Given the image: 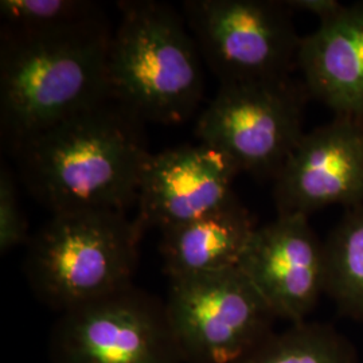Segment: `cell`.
<instances>
[{"label":"cell","mask_w":363,"mask_h":363,"mask_svg":"<svg viewBox=\"0 0 363 363\" xmlns=\"http://www.w3.org/2000/svg\"><path fill=\"white\" fill-rule=\"evenodd\" d=\"M13 154L22 182L52 216L127 213L152 155L144 123L113 100L43 130Z\"/></svg>","instance_id":"6da1fadb"},{"label":"cell","mask_w":363,"mask_h":363,"mask_svg":"<svg viewBox=\"0 0 363 363\" xmlns=\"http://www.w3.org/2000/svg\"><path fill=\"white\" fill-rule=\"evenodd\" d=\"M105 18L45 34H1L0 124L11 152L111 100Z\"/></svg>","instance_id":"7a4b0ae2"},{"label":"cell","mask_w":363,"mask_h":363,"mask_svg":"<svg viewBox=\"0 0 363 363\" xmlns=\"http://www.w3.org/2000/svg\"><path fill=\"white\" fill-rule=\"evenodd\" d=\"M118 4L108 57L111 100L144 124H181L205 89L203 60L184 18L166 3Z\"/></svg>","instance_id":"3957f363"},{"label":"cell","mask_w":363,"mask_h":363,"mask_svg":"<svg viewBox=\"0 0 363 363\" xmlns=\"http://www.w3.org/2000/svg\"><path fill=\"white\" fill-rule=\"evenodd\" d=\"M144 232L123 211L52 214L27 242L30 286L61 313L130 288Z\"/></svg>","instance_id":"277c9868"},{"label":"cell","mask_w":363,"mask_h":363,"mask_svg":"<svg viewBox=\"0 0 363 363\" xmlns=\"http://www.w3.org/2000/svg\"><path fill=\"white\" fill-rule=\"evenodd\" d=\"M303 81L288 77L220 84L198 117L195 136L229 156L240 171L276 178L304 136Z\"/></svg>","instance_id":"5b68a950"},{"label":"cell","mask_w":363,"mask_h":363,"mask_svg":"<svg viewBox=\"0 0 363 363\" xmlns=\"http://www.w3.org/2000/svg\"><path fill=\"white\" fill-rule=\"evenodd\" d=\"M164 306L184 363L238 362L276 320L240 267L169 280Z\"/></svg>","instance_id":"8992f818"},{"label":"cell","mask_w":363,"mask_h":363,"mask_svg":"<svg viewBox=\"0 0 363 363\" xmlns=\"http://www.w3.org/2000/svg\"><path fill=\"white\" fill-rule=\"evenodd\" d=\"M183 16L220 84L291 76L300 40L286 1L190 0Z\"/></svg>","instance_id":"52a82bcc"},{"label":"cell","mask_w":363,"mask_h":363,"mask_svg":"<svg viewBox=\"0 0 363 363\" xmlns=\"http://www.w3.org/2000/svg\"><path fill=\"white\" fill-rule=\"evenodd\" d=\"M52 363H182L162 300L132 286L62 312Z\"/></svg>","instance_id":"ba28073f"},{"label":"cell","mask_w":363,"mask_h":363,"mask_svg":"<svg viewBox=\"0 0 363 363\" xmlns=\"http://www.w3.org/2000/svg\"><path fill=\"white\" fill-rule=\"evenodd\" d=\"M277 216L363 205V118L335 116L304 133L274 178Z\"/></svg>","instance_id":"9c48e42d"},{"label":"cell","mask_w":363,"mask_h":363,"mask_svg":"<svg viewBox=\"0 0 363 363\" xmlns=\"http://www.w3.org/2000/svg\"><path fill=\"white\" fill-rule=\"evenodd\" d=\"M238 267L276 319L291 325L307 320L325 294V242L304 216L257 228Z\"/></svg>","instance_id":"30bf717a"},{"label":"cell","mask_w":363,"mask_h":363,"mask_svg":"<svg viewBox=\"0 0 363 363\" xmlns=\"http://www.w3.org/2000/svg\"><path fill=\"white\" fill-rule=\"evenodd\" d=\"M241 171L220 150L199 143L152 154L138 195L144 230L162 232L202 217L235 198L233 183Z\"/></svg>","instance_id":"8fae6325"},{"label":"cell","mask_w":363,"mask_h":363,"mask_svg":"<svg viewBox=\"0 0 363 363\" xmlns=\"http://www.w3.org/2000/svg\"><path fill=\"white\" fill-rule=\"evenodd\" d=\"M298 67L310 97L335 116L363 118V1L301 38Z\"/></svg>","instance_id":"7c38bea8"},{"label":"cell","mask_w":363,"mask_h":363,"mask_svg":"<svg viewBox=\"0 0 363 363\" xmlns=\"http://www.w3.org/2000/svg\"><path fill=\"white\" fill-rule=\"evenodd\" d=\"M256 222L237 196L195 220L162 232L160 255L169 280L240 265Z\"/></svg>","instance_id":"4fadbf2b"},{"label":"cell","mask_w":363,"mask_h":363,"mask_svg":"<svg viewBox=\"0 0 363 363\" xmlns=\"http://www.w3.org/2000/svg\"><path fill=\"white\" fill-rule=\"evenodd\" d=\"M325 295L337 310L363 322V205L351 208L325 241Z\"/></svg>","instance_id":"5bb4252c"},{"label":"cell","mask_w":363,"mask_h":363,"mask_svg":"<svg viewBox=\"0 0 363 363\" xmlns=\"http://www.w3.org/2000/svg\"><path fill=\"white\" fill-rule=\"evenodd\" d=\"M235 363H358V354L334 325L304 320L273 331Z\"/></svg>","instance_id":"9a60e30c"},{"label":"cell","mask_w":363,"mask_h":363,"mask_svg":"<svg viewBox=\"0 0 363 363\" xmlns=\"http://www.w3.org/2000/svg\"><path fill=\"white\" fill-rule=\"evenodd\" d=\"M105 18L101 7L85 0H3L1 34H45Z\"/></svg>","instance_id":"2e32d148"},{"label":"cell","mask_w":363,"mask_h":363,"mask_svg":"<svg viewBox=\"0 0 363 363\" xmlns=\"http://www.w3.org/2000/svg\"><path fill=\"white\" fill-rule=\"evenodd\" d=\"M28 223L21 208L13 172L7 167L0 171V252L28 242Z\"/></svg>","instance_id":"e0dca14e"},{"label":"cell","mask_w":363,"mask_h":363,"mask_svg":"<svg viewBox=\"0 0 363 363\" xmlns=\"http://www.w3.org/2000/svg\"><path fill=\"white\" fill-rule=\"evenodd\" d=\"M286 4L292 11L298 10L315 15L320 22L333 18L346 6L337 0H286Z\"/></svg>","instance_id":"ac0fdd59"}]
</instances>
